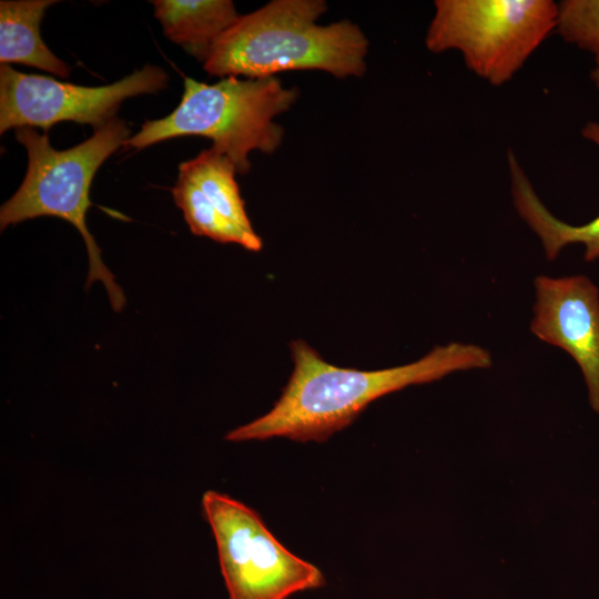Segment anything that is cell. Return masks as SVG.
Listing matches in <instances>:
<instances>
[{
  "mask_svg": "<svg viewBox=\"0 0 599 599\" xmlns=\"http://www.w3.org/2000/svg\"><path fill=\"white\" fill-rule=\"evenodd\" d=\"M595 57V64L590 72V79L592 80L593 84L599 89V53H597Z\"/></svg>",
  "mask_w": 599,
  "mask_h": 599,
  "instance_id": "14",
  "label": "cell"
},
{
  "mask_svg": "<svg viewBox=\"0 0 599 599\" xmlns=\"http://www.w3.org/2000/svg\"><path fill=\"white\" fill-rule=\"evenodd\" d=\"M290 349L294 368L280 398L266 414L230 430L226 440L283 437L323 443L385 395L493 364L488 349L460 342L437 345L415 362L376 370L332 365L303 339L292 341Z\"/></svg>",
  "mask_w": 599,
  "mask_h": 599,
  "instance_id": "1",
  "label": "cell"
},
{
  "mask_svg": "<svg viewBox=\"0 0 599 599\" xmlns=\"http://www.w3.org/2000/svg\"><path fill=\"white\" fill-rule=\"evenodd\" d=\"M236 172L226 155L214 148L203 150L179 165L172 195L194 235L258 252L263 242L246 213Z\"/></svg>",
  "mask_w": 599,
  "mask_h": 599,
  "instance_id": "8",
  "label": "cell"
},
{
  "mask_svg": "<svg viewBox=\"0 0 599 599\" xmlns=\"http://www.w3.org/2000/svg\"><path fill=\"white\" fill-rule=\"evenodd\" d=\"M14 135L28 152V170L20 187L0 209L1 231L40 216L71 223L80 232L89 256L87 287L102 282L112 308L120 312L125 304L124 293L103 263L85 219L92 206L89 194L95 172L130 138L126 122L113 118L88 140L62 151L50 144L47 133L39 134L30 126L16 129Z\"/></svg>",
  "mask_w": 599,
  "mask_h": 599,
  "instance_id": "3",
  "label": "cell"
},
{
  "mask_svg": "<svg viewBox=\"0 0 599 599\" xmlns=\"http://www.w3.org/2000/svg\"><path fill=\"white\" fill-rule=\"evenodd\" d=\"M55 0L0 1V61L22 63L60 78L70 75V67L55 57L40 35L45 10Z\"/></svg>",
  "mask_w": 599,
  "mask_h": 599,
  "instance_id": "12",
  "label": "cell"
},
{
  "mask_svg": "<svg viewBox=\"0 0 599 599\" xmlns=\"http://www.w3.org/2000/svg\"><path fill=\"white\" fill-rule=\"evenodd\" d=\"M166 84L167 74L158 65H145L108 85L84 87L1 64L0 133L22 126L47 132L63 121L90 124L97 130L115 118L125 99L156 93Z\"/></svg>",
  "mask_w": 599,
  "mask_h": 599,
  "instance_id": "7",
  "label": "cell"
},
{
  "mask_svg": "<svg viewBox=\"0 0 599 599\" xmlns=\"http://www.w3.org/2000/svg\"><path fill=\"white\" fill-rule=\"evenodd\" d=\"M202 512L216 544L229 599H287L322 588V570L290 551L251 507L206 490Z\"/></svg>",
  "mask_w": 599,
  "mask_h": 599,
  "instance_id": "6",
  "label": "cell"
},
{
  "mask_svg": "<svg viewBox=\"0 0 599 599\" xmlns=\"http://www.w3.org/2000/svg\"><path fill=\"white\" fill-rule=\"evenodd\" d=\"M552 0H436L425 35L433 53L457 51L490 85L509 82L556 29Z\"/></svg>",
  "mask_w": 599,
  "mask_h": 599,
  "instance_id": "5",
  "label": "cell"
},
{
  "mask_svg": "<svg viewBox=\"0 0 599 599\" xmlns=\"http://www.w3.org/2000/svg\"><path fill=\"white\" fill-rule=\"evenodd\" d=\"M582 136L599 148V123L588 122ZM507 163L514 206L520 219L539 238L547 260H555L568 245L582 244L585 260L599 257V215L583 225H571L556 217L536 193L514 150L508 149Z\"/></svg>",
  "mask_w": 599,
  "mask_h": 599,
  "instance_id": "10",
  "label": "cell"
},
{
  "mask_svg": "<svg viewBox=\"0 0 599 599\" xmlns=\"http://www.w3.org/2000/svg\"><path fill=\"white\" fill-rule=\"evenodd\" d=\"M179 105L165 118L145 121L124 149L141 150L169 139L199 135L226 155L237 173L251 169L252 151L272 154L282 143L283 128L274 118L295 103L298 91L286 89L276 77L241 80L222 78L207 84L184 78Z\"/></svg>",
  "mask_w": 599,
  "mask_h": 599,
  "instance_id": "4",
  "label": "cell"
},
{
  "mask_svg": "<svg viewBox=\"0 0 599 599\" xmlns=\"http://www.w3.org/2000/svg\"><path fill=\"white\" fill-rule=\"evenodd\" d=\"M324 0H273L240 16L203 63L210 75L264 79L292 70L362 77L368 40L348 20L321 26Z\"/></svg>",
  "mask_w": 599,
  "mask_h": 599,
  "instance_id": "2",
  "label": "cell"
},
{
  "mask_svg": "<svg viewBox=\"0 0 599 599\" xmlns=\"http://www.w3.org/2000/svg\"><path fill=\"white\" fill-rule=\"evenodd\" d=\"M555 32L580 50L599 53V0L557 2Z\"/></svg>",
  "mask_w": 599,
  "mask_h": 599,
  "instance_id": "13",
  "label": "cell"
},
{
  "mask_svg": "<svg viewBox=\"0 0 599 599\" xmlns=\"http://www.w3.org/2000/svg\"><path fill=\"white\" fill-rule=\"evenodd\" d=\"M164 35L204 63L222 34L241 14L231 0H155Z\"/></svg>",
  "mask_w": 599,
  "mask_h": 599,
  "instance_id": "11",
  "label": "cell"
},
{
  "mask_svg": "<svg viewBox=\"0 0 599 599\" xmlns=\"http://www.w3.org/2000/svg\"><path fill=\"white\" fill-rule=\"evenodd\" d=\"M531 333L568 353L581 369L591 408L599 414V291L585 275L534 281Z\"/></svg>",
  "mask_w": 599,
  "mask_h": 599,
  "instance_id": "9",
  "label": "cell"
}]
</instances>
